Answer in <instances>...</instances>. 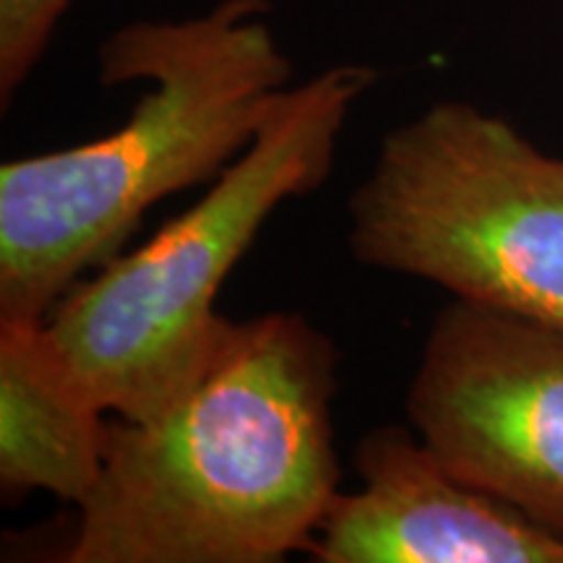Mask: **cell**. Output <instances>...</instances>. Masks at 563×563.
Returning a JSON list of instances; mask_svg holds the SVG:
<instances>
[{
  "mask_svg": "<svg viewBox=\"0 0 563 563\" xmlns=\"http://www.w3.org/2000/svg\"><path fill=\"white\" fill-rule=\"evenodd\" d=\"M336 350L298 313L230 321L144 420L110 426L68 563H277L340 496Z\"/></svg>",
  "mask_w": 563,
  "mask_h": 563,
  "instance_id": "6da1fadb",
  "label": "cell"
},
{
  "mask_svg": "<svg viewBox=\"0 0 563 563\" xmlns=\"http://www.w3.org/2000/svg\"><path fill=\"white\" fill-rule=\"evenodd\" d=\"M269 0H220L201 16L133 21L100 47L102 84L146 81L121 129L0 167V319L45 321L141 217L249 150L292 66Z\"/></svg>",
  "mask_w": 563,
  "mask_h": 563,
  "instance_id": "7a4b0ae2",
  "label": "cell"
},
{
  "mask_svg": "<svg viewBox=\"0 0 563 563\" xmlns=\"http://www.w3.org/2000/svg\"><path fill=\"white\" fill-rule=\"evenodd\" d=\"M373 81L371 66L344 63L287 87L191 209L76 282L47 313V336L104 412L150 418L207 363L230 323L214 311L224 279L279 203L327 183L344 123Z\"/></svg>",
  "mask_w": 563,
  "mask_h": 563,
  "instance_id": "3957f363",
  "label": "cell"
},
{
  "mask_svg": "<svg viewBox=\"0 0 563 563\" xmlns=\"http://www.w3.org/2000/svg\"><path fill=\"white\" fill-rule=\"evenodd\" d=\"M365 266L563 327V157L504 118L439 102L386 133L350 199Z\"/></svg>",
  "mask_w": 563,
  "mask_h": 563,
  "instance_id": "277c9868",
  "label": "cell"
},
{
  "mask_svg": "<svg viewBox=\"0 0 563 563\" xmlns=\"http://www.w3.org/2000/svg\"><path fill=\"white\" fill-rule=\"evenodd\" d=\"M407 415L454 477L563 538V327L454 298L422 344Z\"/></svg>",
  "mask_w": 563,
  "mask_h": 563,
  "instance_id": "5b68a950",
  "label": "cell"
},
{
  "mask_svg": "<svg viewBox=\"0 0 563 563\" xmlns=\"http://www.w3.org/2000/svg\"><path fill=\"white\" fill-rule=\"evenodd\" d=\"M361 488L316 532L321 563H563V538L449 473L418 439L376 428L355 452Z\"/></svg>",
  "mask_w": 563,
  "mask_h": 563,
  "instance_id": "8992f818",
  "label": "cell"
},
{
  "mask_svg": "<svg viewBox=\"0 0 563 563\" xmlns=\"http://www.w3.org/2000/svg\"><path fill=\"white\" fill-rule=\"evenodd\" d=\"M45 321L0 319V490H47L79 506L102 475L110 426Z\"/></svg>",
  "mask_w": 563,
  "mask_h": 563,
  "instance_id": "52a82bcc",
  "label": "cell"
},
{
  "mask_svg": "<svg viewBox=\"0 0 563 563\" xmlns=\"http://www.w3.org/2000/svg\"><path fill=\"white\" fill-rule=\"evenodd\" d=\"M74 0H0V97L3 108L37 68Z\"/></svg>",
  "mask_w": 563,
  "mask_h": 563,
  "instance_id": "ba28073f",
  "label": "cell"
}]
</instances>
